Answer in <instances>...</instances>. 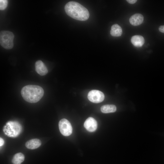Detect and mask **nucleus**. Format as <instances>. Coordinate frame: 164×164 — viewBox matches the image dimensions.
<instances>
[{
    "mask_svg": "<svg viewBox=\"0 0 164 164\" xmlns=\"http://www.w3.org/2000/svg\"><path fill=\"white\" fill-rule=\"evenodd\" d=\"M131 42L134 46L138 47H141L144 43L145 39L141 36L135 35L132 37Z\"/></svg>",
    "mask_w": 164,
    "mask_h": 164,
    "instance_id": "11",
    "label": "nucleus"
},
{
    "mask_svg": "<svg viewBox=\"0 0 164 164\" xmlns=\"http://www.w3.org/2000/svg\"><path fill=\"white\" fill-rule=\"evenodd\" d=\"M144 17L142 15L136 13L132 15L129 19L130 24L134 26H137L141 24L143 22Z\"/></svg>",
    "mask_w": 164,
    "mask_h": 164,
    "instance_id": "9",
    "label": "nucleus"
},
{
    "mask_svg": "<svg viewBox=\"0 0 164 164\" xmlns=\"http://www.w3.org/2000/svg\"><path fill=\"white\" fill-rule=\"evenodd\" d=\"M126 1L129 4H133L137 2V0H127Z\"/></svg>",
    "mask_w": 164,
    "mask_h": 164,
    "instance_id": "17",
    "label": "nucleus"
},
{
    "mask_svg": "<svg viewBox=\"0 0 164 164\" xmlns=\"http://www.w3.org/2000/svg\"><path fill=\"white\" fill-rule=\"evenodd\" d=\"M25 156L21 152L18 153L14 156L12 162L13 164H21L24 160Z\"/></svg>",
    "mask_w": 164,
    "mask_h": 164,
    "instance_id": "14",
    "label": "nucleus"
},
{
    "mask_svg": "<svg viewBox=\"0 0 164 164\" xmlns=\"http://www.w3.org/2000/svg\"><path fill=\"white\" fill-rule=\"evenodd\" d=\"M97 122L93 118L90 117L88 118L85 121L84 126L85 128L89 132H93L95 131L97 128Z\"/></svg>",
    "mask_w": 164,
    "mask_h": 164,
    "instance_id": "7",
    "label": "nucleus"
},
{
    "mask_svg": "<svg viewBox=\"0 0 164 164\" xmlns=\"http://www.w3.org/2000/svg\"><path fill=\"white\" fill-rule=\"evenodd\" d=\"M59 127L60 132L65 136L70 135L72 132V127L70 122L67 119L63 118L59 122Z\"/></svg>",
    "mask_w": 164,
    "mask_h": 164,
    "instance_id": "5",
    "label": "nucleus"
},
{
    "mask_svg": "<svg viewBox=\"0 0 164 164\" xmlns=\"http://www.w3.org/2000/svg\"><path fill=\"white\" fill-rule=\"evenodd\" d=\"M8 1L7 0H0V9L2 10L5 9L7 6Z\"/></svg>",
    "mask_w": 164,
    "mask_h": 164,
    "instance_id": "15",
    "label": "nucleus"
},
{
    "mask_svg": "<svg viewBox=\"0 0 164 164\" xmlns=\"http://www.w3.org/2000/svg\"><path fill=\"white\" fill-rule=\"evenodd\" d=\"M159 31L164 33V25L160 26L159 28Z\"/></svg>",
    "mask_w": 164,
    "mask_h": 164,
    "instance_id": "16",
    "label": "nucleus"
},
{
    "mask_svg": "<svg viewBox=\"0 0 164 164\" xmlns=\"http://www.w3.org/2000/svg\"><path fill=\"white\" fill-rule=\"evenodd\" d=\"M13 33L9 31H2L0 33L1 45L6 49H11L13 47Z\"/></svg>",
    "mask_w": 164,
    "mask_h": 164,
    "instance_id": "4",
    "label": "nucleus"
},
{
    "mask_svg": "<svg viewBox=\"0 0 164 164\" xmlns=\"http://www.w3.org/2000/svg\"><path fill=\"white\" fill-rule=\"evenodd\" d=\"M88 100L93 103H98L102 102L104 99V95L101 91L97 90H92L88 93Z\"/></svg>",
    "mask_w": 164,
    "mask_h": 164,
    "instance_id": "6",
    "label": "nucleus"
},
{
    "mask_svg": "<svg viewBox=\"0 0 164 164\" xmlns=\"http://www.w3.org/2000/svg\"><path fill=\"white\" fill-rule=\"evenodd\" d=\"M35 69L37 73L41 76L46 75L48 73L46 67L40 60H38L35 63Z\"/></svg>",
    "mask_w": 164,
    "mask_h": 164,
    "instance_id": "8",
    "label": "nucleus"
},
{
    "mask_svg": "<svg viewBox=\"0 0 164 164\" xmlns=\"http://www.w3.org/2000/svg\"><path fill=\"white\" fill-rule=\"evenodd\" d=\"M41 144L40 140L37 138L32 139L27 141L26 146L28 149H34L39 147Z\"/></svg>",
    "mask_w": 164,
    "mask_h": 164,
    "instance_id": "10",
    "label": "nucleus"
},
{
    "mask_svg": "<svg viewBox=\"0 0 164 164\" xmlns=\"http://www.w3.org/2000/svg\"><path fill=\"white\" fill-rule=\"evenodd\" d=\"M4 144V141L1 138H0V146H2Z\"/></svg>",
    "mask_w": 164,
    "mask_h": 164,
    "instance_id": "18",
    "label": "nucleus"
},
{
    "mask_svg": "<svg viewBox=\"0 0 164 164\" xmlns=\"http://www.w3.org/2000/svg\"><path fill=\"white\" fill-rule=\"evenodd\" d=\"M44 91L41 87L33 85L26 86L22 88L21 95L26 101L35 103L39 101L43 97Z\"/></svg>",
    "mask_w": 164,
    "mask_h": 164,
    "instance_id": "2",
    "label": "nucleus"
},
{
    "mask_svg": "<svg viewBox=\"0 0 164 164\" xmlns=\"http://www.w3.org/2000/svg\"><path fill=\"white\" fill-rule=\"evenodd\" d=\"M66 14L72 18L80 21L87 20L89 17L88 10L80 4L74 1H70L64 7Z\"/></svg>",
    "mask_w": 164,
    "mask_h": 164,
    "instance_id": "1",
    "label": "nucleus"
},
{
    "mask_svg": "<svg viewBox=\"0 0 164 164\" xmlns=\"http://www.w3.org/2000/svg\"><path fill=\"white\" fill-rule=\"evenodd\" d=\"M22 127L18 122L10 121L8 122L3 128L5 134L9 137H16L20 133Z\"/></svg>",
    "mask_w": 164,
    "mask_h": 164,
    "instance_id": "3",
    "label": "nucleus"
},
{
    "mask_svg": "<svg viewBox=\"0 0 164 164\" xmlns=\"http://www.w3.org/2000/svg\"><path fill=\"white\" fill-rule=\"evenodd\" d=\"M122 33V29L120 26L115 24L112 26L110 31V34L112 36H121Z\"/></svg>",
    "mask_w": 164,
    "mask_h": 164,
    "instance_id": "12",
    "label": "nucleus"
},
{
    "mask_svg": "<svg viewBox=\"0 0 164 164\" xmlns=\"http://www.w3.org/2000/svg\"><path fill=\"white\" fill-rule=\"evenodd\" d=\"M116 106L113 104H106L102 106L101 108V111L104 113L115 112L116 110Z\"/></svg>",
    "mask_w": 164,
    "mask_h": 164,
    "instance_id": "13",
    "label": "nucleus"
}]
</instances>
